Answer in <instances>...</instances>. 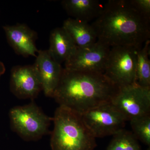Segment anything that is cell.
<instances>
[{"label":"cell","instance_id":"1","mask_svg":"<svg viewBox=\"0 0 150 150\" xmlns=\"http://www.w3.org/2000/svg\"><path fill=\"white\" fill-rule=\"evenodd\" d=\"M150 20L135 8L130 0H111L91 25L97 40L110 48H139L150 39Z\"/></svg>","mask_w":150,"mask_h":150},{"label":"cell","instance_id":"2","mask_svg":"<svg viewBox=\"0 0 150 150\" xmlns=\"http://www.w3.org/2000/svg\"><path fill=\"white\" fill-rule=\"evenodd\" d=\"M118 89L103 73L64 68L52 98L59 106L82 115L94 108L111 102Z\"/></svg>","mask_w":150,"mask_h":150},{"label":"cell","instance_id":"3","mask_svg":"<svg viewBox=\"0 0 150 150\" xmlns=\"http://www.w3.org/2000/svg\"><path fill=\"white\" fill-rule=\"evenodd\" d=\"M51 132V150H95L96 138L91 133L82 115L64 106L55 110Z\"/></svg>","mask_w":150,"mask_h":150},{"label":"cell","instance_id":"4","mask_svg":"<svg viewBox=\"0 0 150 150\" xmlns=\"http://www.w3.org/2000/svg\"><path fill=\"white\" fill-rule=\"evenodd\" d=\"M11 128L25 142H35L51 133L49 131L53 118L46 115L32 102L15 106L9 112Z\"/></svg>","mask_w":150,"mask_h":150},{"label":"cell","instance_id":"5","mask_svg":"<svg viewBox=\"0 0 150 150\" xmlns=\"http://www.w3.org/2000/svg\"><path fill=\"white\" fill-rule=\"evenodd\" d=\"M138 48L129 46L110 48L104 74L118 88L136 84Z\"/></svg>","mask_w":150,"mask_h":150},{"label":"cell","instance_id":"6","mask_svg":"<svg viewBox=\"0 0 150 150\" xmlns=\"http://www.w3.org/2000/svg\"><path fill=\"white\" fill-rule=\"evenodd\" d=\"M86 126L96 138L113 136L124 129L127 120L110 103L82 115Z\"/></svg>","mask_w":150,"mask_h":150},{"label":"cell","instance_id":"7","mask_svg":"<svg viewBox=\"0 0 150 150\" xmlns=\"http://www.w3.org/2000/svg\"><path fill=\"white\" fill-rule=\"evenodd\" d=\"M111 103L127 121L150 114V87L134 84L119 88Z\"/></svg>","mask_w":150,"mask_h":150},{"label":"cell","instance_id":"8","mask_svg":"<svg viewBox=\"0 0 150 150\" xmlns=\"http://www.w3.org/2000/svg\"><path fill=\"white\" fill-rule=\"evenodd\" d=\"M110 48L97 40L91 46L76 47L65 62V69L72 71L104 74Z\"/></svg>","mask_w":150,"mask_h":150},{"label":"cell","instance_id":"9","mask_svg":"<svg viewBox=\"0 0 150 150\" xmlns=\"http://www.w3.org/2000/svg\"><path fill=\"white\" fill-rule=\"evenodd\" d=\"M10 88L19 99L32 100L43 91L40 78L33 65L14 67L11 71Z\"/></svg>","mask_w":150,"mask_h":150},{"label":"cell","instance_id":"10","mask_svg":"<svg viewBox=\"0 0 150 150\" xmlns=\"http://www.w3.org/2000/svg\"><path fill=\"white\" fill-rule=\"evenodd\" d=\"M33 66L40 78L44 94L48 97H53L64 68L48 50H38Z\"/></svg>","mask_w":150,"mask_h":150},{"label":"cell","instance_id":"11","mask_svg":"<svg viewBox=\"0 0 150 150\" xmlns=\"http://www.w3.org/2000/svg\"><path fill=\"white\" fill-rule=\"evenodd\" d=\"M8 42L18 55L28 57L37 56L38 52L35 45L36 32L25 24H17L3 26Z\"/></svg>","mask_w":150,"mask_h":150},{"label":"cell","instance_id":"12","mask_svg":"<svg viewBox=\"0 0 150 150\" xmlns=\"http://www.w3.org/2000/svg\"><path fill=\"white\" fill-rule=\"evenodd\" d=\"M48 51L60 64L65 63L76 50V46L64 28L58 27L51 31Z\"/></svg>","mask_w":150,"mask_h":150},{"label":"cell","instance_id":"13","mask_svg":"<svg viewBox=\"0 0 150 150\" xmlns=\"http://www.w3.org/2000/svg\"><path fill=\"white\" fill-rule=\"evenodd\" d=\"M62 4L68 14L74 18L87 23L99 16L103 8L97 0H64Z\"/></svg>","mask_w":150,"mask_h":150},{"label":"cell","instance_id":"14","mask_svg":"<svg viewBox=\"0 0 150 150\" xmlns=\"http://www.w3.org/2000/svg\"><path fill=\"white\" fill-rule=\"evenodd\" d=\"M62 27L78 48L91 46L97 41L95 31L91 25L88 23L76 19L69 18L64 22Z\"/></svg>","mask_w":150,"mask_h":150},{"label":"cell","instance_id":"15","mask_svg":"<svg viewBox=\"0 0 150 150\" xmlns=\"http://www.w3.org/2000/svg\"><path fill=\"white\" fill-rule=\"evenodd\" d=\"M150 43L147 40L137 52L136 83L143 87H150Z\"/></svg>","mask_w":150,"mask_h":150},{"label":"cell","instance_id":"16","mask_svg":"<svg viewBox=\"0 0 150 150\" xmlns=\"http://www.w3.org/2000/svg\"><path fill=\"white\" fill-rule=\"evenodd\" d=\"M106 150H142L138 140L132 132L125 129L112 136Z\"/></svg>","mask_w":150,"mask_h":150},{"label":"cell","instance_id":"17","mask_svg":"<svg viewBox=\"0 0 150 150\" xmlns=\"http://www.w3.org/2000/svg\"><path fill=\"white\" fill-rule=\"evenodd\" d=\"M130 121L135 137L150 147V114L133 118Z\"/></svg>","mask_w":150,"mask_h":150},{"label":"cell","instance_id":"18","mask_svg":"<svg viewBox=\"0 0 150 150\" xmlns=\"http://www.w3.org/2000/svg\"><path fill=\"white\" fill-rule=\"evenodd\" d=\"M135 8L145 16L150 18V0H130Z\"/></svg>","mask_w":150,"mask_h":150},{"label":"cell","instance_id":"19","mask_svg":"<svg viewBox=\"0 0 150 150\" xmlns=\"http://www.w3.org/2000/svg\"><path fill=\"white\" fill-rule=\"evenodd\" d=\"M5 66L4 64V63L0 60V81H1V79L2 76L5 73Z\"/></svg>","mask_w":150,"mask_h":150},{"label":"cell","instance_id":"20","mask_svg":"<svg viewBox=\"0 0 150 150\" xmlns=\"http://www.w3.org/2000/svg\"><path fill=\"white\" fill-rule=\"evenodd\" d=\"M146 150H150V147H149V148L147 149Z\"/></svg>","mask_w":150,"mask_h":150}]
</instances>
